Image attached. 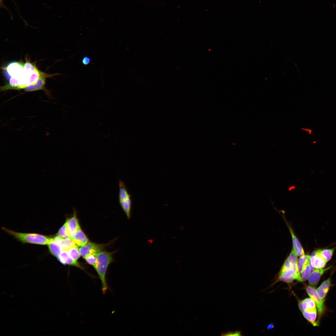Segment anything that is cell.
<instances>
[{"instance_id":"cell-1","label":"cell","mask_w":336,"mask_h":336,"mask_svg":"<svg viewBox=\"0 0 336 336\" xmlns=\"http://www.w3.org/2000/svg\"><path fill=\"white\" fill-rule=\"evenodd\" d=\"M114 253L101 251L95 255L96 262L95 268L100 280L102 285V290L105 294L108 289L107 283L106 275L108 268L113 261V254Z\"/></svg>"},{"instance_id":"cell-2","label":"cell","mask_w":336,"mask_h":336,"mask_svg":"<svg viewBox=\"0 0 336 336\" xmlns=\"http://www.w3.org/2000/svg\"><path fill=\"white\" fill-rule=\"evenodd\" d=\"M2 229L13 236L15 239L23 243H28L39 245H47L52 238L42 235L34 233L17 232L5 227Z\"/></svg>"},{"instance_id":"cell-3","label":"cell","mask_w":336,"mask_h":336,"mask_svg":"<svg viewBox=\"0 0 336 336\" xmlns=\"http://www.w3.org/2000/svg\"><path fill=\"white\" fill-rule=\"evenodd\" d=\"M119 203L127 218L129 219L131 216L132 207L131 196L129 193L125 183L122 180H119Z\"/></svg>"},{"instance_id":"cell-4","label":"cell","mask_w":336,"mask_h":336,"mask_svg":"<svg viewBox=\"0 0 336 336\" xmlns=\"http://www.w3.org/2000/svg\"><path fill=\"white\" fill-rule=\"evenodd\" d=\"M106 246L104 244H100L92 242H89L84 246L79 249L81 256L83 258L90 254L96 255L99 252L103 250Z\"/></svg>"},{"instance_id":"cell-5","label":"cell","mask_w":336,"mask_h":336,"mask_svg":"<svg viewBox=\"0 0 336 336\" xmlns=\"http://www.w3.org/2000/svg\"><path fill=\"white\" fill-rule=\"evenodd\" d=\"M306 290L310 297L314 301L320 319L324 310V301L321 299L317 292L316 290L314 287L308 286L306 287Z\"/></svg>"},{"instance_id":"cell-6","label":"cell","mask_w":336,"mask_h":336,"mask_svg":"<svg viewBox=\"0 0 336 336\" xmlns=\"http://www.w3.org/2000/svg\"><path fill=\"white\" fill-rule=\"evenodd\" d=\"M58 260L62 264L73 266L83 270L84 268L77 261L73 259L70 256L68 251L63 250L57 257Z\"/></svg>"},{"instance_id":"cell-7","label":"cell","mask_w":336,"mask_h":336,"mask_svg":"<svg viewBox=\"0 0 336 336\" xmlns=\"http://www.w3.org/2000/svg\"><path fill=\"white\" fill-rule=\"evenodd\" d=\"M327 262L320 254L319 250L313 252L310 259V265L315 269L323 268L326 265Z\"/></svg>"},{"instance_id":"cell-8","label":"cell","mask_w":336,"mask_h":336,"mask_svg":"<svg viewBox=\"0 0 336 336\" xmlns=\"http://www.w3.org/2000/svg\"><path fill=\"white\" fill-rule=\"evenodd\" d=\"M65 223L70 237L77 231L81 228L77 217L76 211L75 209L72 215L67 219Z\"/></svg>"},{"instance_id":"cell-9","label":"cell","mask_w":336,"mask_h":336,"mask_svg":"<svg viewBox=\"0 0 336 336\" xmlns=\"http://www.w3.org/2000/svg\"><path fill=\"white\" fill-rule=\"evenodd\" d=\"M70 238L78 246H83L89 242V240L83 231L80 228L75 232Z\"/></svg>"},{"instance_id":"cell-10","label":"cell","mask_w":336,"mask_h":336,"mask_svg":"<svg viewBox=\"0 0 336 336\" xmlns=\"http://www.w3.org/2000/svg\"><path fill=\"white\" fill-rule=\"evenodd\" d=\"M330 266L325 268L316 269L311 273L309 278L308 281L310 284L315 285L319 282L321 276L331 268Z\"/></svg>"},{"instance_id":"cell-11","label":"cell","mask_w":336,"mask_h":336,"mask_svg":"<svg viewBox=\"0 0 336 336\" xmlns=\"http://www.w3.org/2000/svg\"><path fill=\"white\" fill-rule=\"evenodd\" d=\"M331 287V281L329 278L324 281L316 290L319 296L324 301Z\"/></svg>"},{"instance_id":"cell-12","label":"cell","mask_w":336,"mask_h":336,"mask_svg":"<svg viewBox=\"0 0 336 336\" xmlns=\"http://www.w3.org/2000/svg\"><path fill=\"white\" fill-rule=\"evenodd\" d=\"M288 226L292 236L293 249L298 256L301 257L305 255L303 249L291 228Z\"/></svg>"},{"instance_id":"cell-13","label":"cell","mask_w":336,"mask_h":336,"mask_svg":"<svg viewBox=\"0 0 336 336\" xmlns=\"http://www.w3.org/2000/svg\"><path fill=\"white\" fill-rule=\"evenodd\" d=\"M54 239L60 245L63 250L68 251L71 248L76 245L70 238L65 239L55 236Z\"/></svg>"},{"instance_id":"cell-14","label":"cell","mask_w":336,"mask_h":336,"mask_svg":"<svg viewBox=\"0 0 336 336\" xmlns=\"http://www.w3.org/2000/svg\"><path fill=\"white\" fill-rule=\"evenodd\" d=\"M316 306L315 302L310 298L304 299L301 301L299 304V309L302 312L316 309Z\"/></svg>"},{"instance_id":"cell-15","label":"cell","mask_w":336,"mask_h":336,"mask_svg":"<svg viewBox=\"0 0 336 336\" xmlns=\"http://www.w3.org/2000/svg\"><path fill=\"white\" fill-rule=\"evenodd\" d=\"M50 253L54 256L57 257L63 250L60 245L52 238L47 244Z\"/></svg>"},{"instance_id":"cell-16","label":"cell","mask_w":336,"mask_h":336,"mask_svg":"<svg viewBox=\"0 0 336 336\" xmlns=\"http://www.w3.org/2000/svg\"><path fill=\"white\" fill-rule=\"evenodd\" d=\"M304 317L314 326H317L315 322L317 317V310H312L302 311Z\"/></svg>"},{"instance_id":"cell-17","label":"cell","mask_w":336,"mask_h":336,"mask_svg":"<svg viewBox=\"0 0 336 336\" xmlns=\"http://www.w3.org/2000/svg\"><path fill=\"white\" fill-rule=\"evenodd\" d=\"M310 260L307 261L303 267L301 273V277L302 281H305L309 278L310 274Z\"/></svg>"},{"instance_id":"cell-18","label":"cell","mask_w":336,"mask_h":336,"mask_svg":"<svg viewBox=\"0 0 336 336\" xmlns=\"http://www.w3.org/2000/svg\"><path fill=\"white\" fill-rule=\"evenodd\" d=\"M334 251V248L319 250V253L325 259L327 262L329 261L331 259L333 256Z\"/></svg>"},{"instance_id":"cell-19","label":"cell","mask_w":336,"mask_h":336,"mask_svg":"<svg viewBox=\"0 0 336 336\" xmlns=\"http://www.w3.org/2000/svg\"><path fill=\"white\" fill-rule=\"evenodd\" d=\"M56 236L63 238H70L65 223L60 228Z\"/></svg>"},{"instance_id":"cell-20","label":"cell","mask_w":336,"mask_h":336,"mask_svg":"<svg viewBox=\"0 0 336 336\" xmlns=\"http://www.w3.org/2000/svg\"><path fill=\"white\" fill-rule=\"evenodd\" d=\"M68 251L71 257L76 261H77L81 256L79 249L77 245L71 248Z\"/></svg>"},{"instance_id":"cell-21","label":"cell","mask_w":336,"mask_h":336,"mask_svg":"<svg viewBox=\"0 0 336 336\" xmlns=\"http://www.w3.org/2000/svg\"><path fill=\"white\" fill-rule=\"evenodd\" d=\"M310 256L308 255H304L300 257L298 261L299 271L300 273H301L302 268L305 264L310 260Z\"/></svg>"},{"instance_id":"cell-22","label":"cell","mask_w":336,"mask_h":336,"mask_svg":"<svg viewBox=\"0 0 336 336\" xmlns=\"http://www.w3.org/2000/svg\"><path fill=\"white\" fill-rule=\"evenodd\" d=\"M84 259L88 264L92 266L95 268L96 262V258L95 255L90 254L87 255Z\"/></svg>"},{"instance_id":"cell-23","label":"cell","mask_w":336,"mask_h":336,"mask_svg":"<svg viewBox=\"0 0 336 336\" xmlns=\"http://www.w3.org/2000/svg\"><path fill=\"white\" fill-rule=\"evenodd\" d=\"M297 256L293 249L287 259L292 264L298 265Z\"/></svg>"},{"instance_id":"cell-24","label":"cell","mask_w":336,"mask_h":336,"mask_svg":"<svg viewBox=\"0 0 336 336\" xmlns=\"http://www.w3.org/2000/svg\"><path fill=\"white\" fill-rule=\"evenodd\" d=\"M91 62V58L87 56H84L82 60V64L85 66L89 65Z\"/></svg>"},{"instance_id":"cell-25","label":"cell","mask_w":336,"mask_h":336,"mask_svg":"<svg viewBox=\"0 0 336 336\" xmlns=\"http://www.w3.org/2000/svg\"><path fill=\"white\" fill-rule=\"evenodd\" d=\"M279 279L280 280L287 282H291L294 279L292 278H287L280 276H279Z\"/></svg>"},{"instance_id":"cell-26","label":"cell","mask_w":336,"mask_h":336,"mask_svg":"<svg viewBox=\"0 0 336 336\" xmlns=\"http://www.w3.org/2000/svg\"><path fill=\"white\" fill-rule=\"evenodd\" d=\"M223 335L225 336H240L241 335V333L239 331H236L234 332H229L224 334Z\"/></svg>"},{"instance_id":"cell-27","label":"cell","mask_w":336,"mask_h":336,"mask_svg":"<svg viewBox=\"0 0 336 336\" xmlns=\"http://www.w3.org/2000/svg\"><path fill=\"white\" fill-rule=\"evenodd\" d=\"M274 325L273 324H269L267 327V329H271L273 327Z\"/></svg>"}]
</instances>
